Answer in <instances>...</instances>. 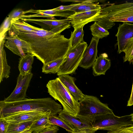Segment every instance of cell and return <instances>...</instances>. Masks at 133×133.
Here are the masks:
<instances>
[{"label": "cell", "mask_w": 133, "mask_h": 133, "mask_svg": "<svg viewBox=\"0 0 133 133\" xmlns=\"http://www.w3.org/2000/svg\"><path fill=\"white\" fill-rule=\"evenodd\" d=\"M58 116L67 122L74 129L75 132L94 130L92 128V126L88 123L71 116L62 110L58 114Z\"/></svg>", "instance_id": "9a60e30c"}, {"label": "cell", "mask_w": 133, "mask_h": 133, "mask_svg": "<svg viewBox=\"0 0 133 133\" xmlns=\"http://www.w3.org/2000/svg\"><path fill=\"white\" fill-rule=\"evenodd\" d=\"M46 87L49 95L61 103L63 111L74 117L77 116L79 110V102L70 95L58 77L49 81Z\"/></svg>", "instance_id": "277c9868"}, {"label": "cell", "mask_w": 133, "mask_h": 133, "mask_svg": "<svg viewBox=\"0 0 133 133\" xmlns=\"http://www.w3.org/2000/svg\"><path fill=\"white\" fill-rule=\"evenodd\" d=\"M19 133H32V131L29 129H27Z\"/></svg>", "instance_id": "ab89813d"}, {"label": "cell", "mask_w": 133, "mask_h": 133, "mask_svg": "<svg viewBox=\"0 0 133 133\" xmlns=\"http://www.w3.org/2000/svg\"><path fill=\"white\" fill-rule=\"evenodd\" d=\"M58 78L69 93L76 100L79 101L83 98L85 95L75 85V78L68 74L59 75Z\"/></svg>", "instance_id": "5bb4252c"}, {"label": "cell", "mask_w": 133, "mask_h": 133, "mask_svg": "<svg viewBox=\"0 0 133 133\" xmlns=\"http://www.w3.org/2000/svg\"><path fill=\"white\" fill-rule=\"evenodd\" d=\"M11 21L8 17H6L1 24L0 28V40L6 36V33L9 30L11 26Z\"/></svg>", "instance_id": "f1b7e54d"}, {"label": "cell", "mask_w": 133, "mask_h": 133, "mask_svg": "<svg viewBox=\"0 0 133 133\" xmlns=\"http://www.w3.org/2000/svg\"><path fill=\"white\" fill-rule=\"evenodd\" d=\"M84 26L74 29L73 32H71L70 39V49L76 47L81 43L84 42L83 37L84 31Z\"/></svg>", "instance_id": "44dd1931"}, {"label": "cell", "mask_w": 133, "mask_h": 133, "mask_svg": "<svg viewBox=\"0 0 133 133\" xmlns=\"http://www.w3.org/2000/svg\"><path fill=\"white\" fill-rule=\"evenodd\" d=\"M61 105L52 98H26L22 101L6 102L0 101V118L22 112L37 111L56 115L62 110Z\"/></svg>", "instance_id": "7a4b0ae2"}, {"label": "cell", "mask_w": 133, "mask_h": 133, "mask_svg": "<svg viewBox=\"0 0 133 133\" xmlns=\"http://www.w3.org/2000/svg\"><path fill=\"white\" fill-rule=\"evenodd\" d=\"M50 114L44 116L33 122L30 129L32 133H37L43 130L51 125L49 122V117Z\"/></svg>", "instance_id": "7402d4cb"}, {"label": "cell", "mask_w": 133, "mask_h": 133, "mask_svg": "<svg viewBox=\"0 0 133 133\" xmlns=\"http://www.w3.org/2000/svg\"><path fill=\"white\" fill-rule=\"evenodd\" d=\"M107 133H133V132L127 130H119L115 131H108Z\"/></svg>", "instance_id": "8d00e7d4"}, {"label": "cell", "mask_w": 133, "mask_h": 133, "mask_svg": "<svg viewBox=\"0 0 133 133\" xmlns=\"http://www.w3.org/2000/svg\"><path fill=\"white\" fill-rule=\"evenodd\" d=\"M132 105H133V83L131 94L128 102L127 106H130Z\"/></svg>", "instance_id": "d590c367"}, {"label": "cell", "mask_w": 133, "mask_h": 133, "mask_svg": "<svg viewBox=\"0 0 133 133\" xmlns=\"http://www.w3.org/2000/svg\"><path fill=\"white\" fill-rule=\"evenodd\" d=\"M111 65V60L108 58L107 54L104 53L99 55L92 65L93 74L95 76L105 75Z\"/></svg>", "instance_id": "2e32d148"}, {"label": "cell", "mask_w": 133, "mask_h": 133, "mask_svg": "<svg viewBox=\"0 0 133 133\" xmlns=\"http://www.w3.org/2000/svg\"><path fill=\"white\" fill-rule=\"evenodd\" d=\"M101 9L75 13L67 18L71 21V24L74 29L76 28L84 26L90 22L96 21L99 18Z\"/></svg>", "instance_id": "9c48e42d"}, {"label": "cell", "mask_w": 133, "mask_h": 133, "mask_svg": "<svg viewBox=\"0 0 133 133\" xmlns=\"http://www.w3.org/2000/svg\"><path fill=\"white\" fill-rule=\"evenodd\" d=\"M90 29L93 37L99 39L109 35V32L100 25L96 21L90 26Z\"/></svg>", "instance_id": "484cf974"}, {"label": "cell", "mask_w": 133, "mask_h": 133, "mask_svg": "<svg viewBox=\"0 0 133 133\" xmlns=\"http://www.w3.org/2000/svg\"><path fill=\"white\" fill-rule=\"evenodd\" d=\"M123 52L125 54L124 62L127 61L130 64H133V37L128 42Z\"/></svg>", "instance_id": "4316f807"}, {"label": "cell", "mask_w": 133, "mask_h": 133, "mask_svg": "<svg viewBox=\"0 0 133 133\" xmlns=\"http://www.w3.org/2000/svg\"><path fill=\"white\" fill-rule=\"evenodd\" d=\"M59 130L57 126L52 124L37 133H57Z\"/></svg>", "instance_id": "1f68e13d"}, {"label": "cell", "mask_w": 133, "mask_h": 133, "mask_svg": "<svg viewBox=\"0 0 133 133\" xmlns=\"http://www.w3.org/2000/svg\"><path fill=\"white\" fill-rule=\"evenodd\" d=\"M33 74L23 76L19 74L17 79L16 86L11 94L2 101L10 102L19 101L26 99V93Z\"/></svg>", "instance_id": "52a82bcc"}, {"label": "cell", "mask_w": 133, "mask_h": 133, "mask_svg": "<svg viewBox=\"0 0 133 133\" xmlns=\"http://www.w3.org/2000/svg\"><path fill=\"white\" fill-rule=\"evenodd\" d=\"M50 113L37 111H28L20 113L3 118L9 123L16 124L37 120Z\"/></svg>", "instance_id": "7c38bea8"}, {"label": "cell", "mask_w": 133, "mask_h": 133, "mask_svg": "<svg viewBox=\"0 0 133 133\" xmlns=\"http://www.w3.org/2000/svg\"><path fill=\"white\" fill-rule=\"evenodd\" d=\"M49 122L51 124L63 128L68 132L72 133L75 132L74 129L67 122L56 115H50L49 117Z\"/></svg>", "instance_id": "d4e9b609"}, {"label": "cell", "mask_w": 133, "mask_h": 133, "mask_svg": "<svg viewBox=\"0 0 133 133\" xmlns=\"http://www.w3.org/2000/svg\"><path fill=\"white\" fill-rule=\"evenodd\" d=\"M25 14V11L21 9H16L12 11L8 15L9 19L11 20L14 19L19 18Z\"/></svg>", "instance_id": "f546056e"}, {"label": "cell", "mask_w": 133, "mask_h": 133, "mask_svg": "<svg viewBox=\"0 0 133 133\" xmlns=\"http://www.w3.org/2000/svg\"><path fill=\"white\" fill-rule=\"evenodd\" d=\"M9 124L4 119L0 118V133H6Z\"/></svg>", "instance_id": "d6a6232c"}, {"label": "cell", "mask_w": 133, "mask_h": 133, "mask_svg": "<svg viewBox=\"0 0 133 133\" xmlns=\"http://www.w3.org/2000/svg\"><path fill=\"white\" fill-rule=\"evenodd\" d=\"M133 126L131 114L118 117L114 113L96 117L92 124V128L96 131L102 130L108 131L123 130Z\"/></svg>", "instance_id": "5b68a950"}, {"label": "cell", "mask_w": 133, "mask_h": 133, "mask_svg": "<svg viewBox=\"0 0 133 133\" xmlns=\"http://www.w3.org/2000/svg\"><path fill=\"white\" fill-rule=\"evenodd\" d=\"M34 56L32 54L28 53L24 57L20 58L18 68L20 74L21 75L24 76L32 73V65Z\"/></svg>", "instance_id": "d6986e66"}, {"label": "cell", "mask_w": 133, "mask_h": 133, "mask_svg": "<svg viewBox=\"0 0 133 133\" xmlns=\"http://www.w3.org/2000/svg\"><path fill=\"white\" fill-rule=\"evenodd\" d=\"M19 19L26 22H30L37 24L40 26L41 28L44 30L49 31L63 25L71 23V21L67 18L60 20L37 19L30 18H21Z\"/></svg>", "instance_id": "4fadbf2b"}, {"label": "cell", "mask_w": 133, "mask_h": 133, "mask_svg": "<svg viewBox=\"0 0 133 133\" xmlns=\"http://www.w3.org/2000/svg\"><path fill=\"white\" fill-rule=\"evenodd\" d=\"M79 103V111L76 117L87 122L92 126L96 117L114 113L112 110L107 104L101 102L96 96L85 95L83 98Z\"/></svg>", "instance_id": "3957f363"}, {"label": "cell", "mask_w": 133, "mask_h": 133, "mask_svg": "<svg viewBox=\"0 0 133 133\" xmlns=\"http://www.w3.org/2000/svg\"><path fill=\"white\" fill-rule=\"evenodd\" d=\"M96 131L94 130H91L87 131H83V132H68V133H94Z\"/></svg>", "instance_id": "f35d334b"}, {"label": "cell", "mask_w": 133, "mask_h": 133, "mask_svg": "<svg viewBox=\"0 0 133 133\" xmlns=\"http://www.w3.org/2000/svg\"><path fill=\"white\" fill-rule=\"evenodd\" d=\"M65 57L44 64L42 68V72L46 74L57 73Z\"/></svg>", "instance_id": "603a6c76"}, {"label": "cell", "mask_w": 133, "mask_h": 133, "mask_svg": "<svg viewBox=\"0 0 133 133\" xmlns=\"http://www.w3.org/2000/svg\"><path fill=\"white\" fill-rule=\"evenodd\" d=\"M35 121L16 124L9 123L6 133H19L30 129Z\"/></svg>", "instance_id": "cb8c5ba5"}, {"label": "cell", "mask_w": 133, "mask_h": 133, "mask_svg": "<svg viewBox=\"0 0 133 133\" xmlns=\"http://www.w3.org/2000/svg\"><path fill=\"white\" fill-rule=\"evenodd\" d=\"M123 130L129 131L133 132V126L127 128Z\"/></svg>", "instance_id": "60d3db41"}, {"label": "cell", "mask_w": 133, "mask_h": 133, "mask_svg": "<svg viewBox=\"0 0 133 133\" xmlns=\"http://www.w3.org/2000/svg\"><path fill=\"white\" fill-rule=\"evenodd\" d=\"M44 17L49 18L51 19H56L54 17L47 15L46 14L41 13H37L34 14L29 15H24L18 18L19 19L21 18H29L34 17Z\"/></svg>", "instance_id": "4dcf8cb0"}, {"label": "cell", "mask_w": 133, "mask_h": 133, "mask_svg": "<svg viewBox=\"0 0 133 133\" xmlns=\"http://www.w3.org/2000/svg\"><path fill=\"white\" fill-rule=\"evenodd\" d=\"M78 4V3L75 4H71L68 5H61L56 8H54L53 9L55 10L59 11L70 10L71 9L77 5Z\"/></svg>", "instance_id": "e575fe53"}, {"label": "cell", "mask_w": 133, "mask_h": 133, "mask_svg": "<svg viewBox=\"0 0 133 133\" xmlns=\"http://www.w3.org/2000/svg\"><path fill=\"white\" fill-rule=\"evenodd\" d=\"M5 38L0 40V83L3 79L8 78L9 76L10 67L8 64L6 58V53L4 48L5 40Z\"/></svg>", "instance_id": "e0dca14e"}, {"label": "cell", "mask_w": 133, "mask_h": 133, "mask_svg": "<svg viewBox=\"0 0 133 133\" xmlns=\"http://www.w3.org/2000/svg\"><path fill=\"white\" fill-rule=\"evenodd\" d=\"M59 1H61V2H78V3H81L82 2H84L85 0H60Z\"/></svg>", "instance_id": "74e56055"}, {"label": "cell", "mask_w": 133, "mask_h": 133, "mask_svg": "<svg viewBox=\"0 0 133 133\" xmlns=\"http://www.w3.org/2000/svg\"><path fill=\"white\" fill-rule=\"evenodd\" d=\"M131 114V115L132 120L133 122V113Z\"/></svg>", "instance_id": "b9f144b4"}, {"label": "cell", "mask_w": 133, "mask_h": 133, "mask_svg": "<svg viewBox=\"0 0 133 133\" xmlns=\"http://www.w3.org/2000/svg\"><path fill=\"white\" fill-rule=\"evenodd\" d=\"M110 15L126 12H133V2H126L118 4H110L103 8Z\"/></svg>", "instance_id": "ac0fdd59"}, {"label": "cell", "mask_w": 133, "mask_h": 133, "mask_svg": "<svg viewBox=\"0 0 133 133\" xmlns=\"http://www.w3.org/2000/svg\"><path fill=\"white\" fill-rule=\"evenodd\" d=\"M117 28L115 36L117 38V52L119 54L123 51L128 42L133 37V24L123 22Z\"/></svg>", "instance_id": "30bf717a"}, {"label": "cell", "mask_w": 133, "mask_h": 133, "mask_svg": "<svg viewBox=\"0 0 133 133\" xmlns=\"http://www.w3.org/2000/svg\"><path fill=\"white\" fill-rule=\"evenodd\" d=\"M97 1L94 0H85L82 2L78 3L77 5L72 8L70 10L74 11L75 13L82 12L88 6Z\"/></svg>", "instance_id": "83f0119b"}, {"label": "cell", "mask_w": 133, "mask_h": 133, "mask_svg": "<svg viewBox=\"0 0 133 133\" xmlns=\"http://www.w3.org/2000/svg\"><path fill=\"white\" fill-rule=\"evenodd\" d=\"M99 41L98 39L93 37L92 38L89 46L84 52L79 66L87 69L92 66L97 58Z\"/></svg>", "instance_id": "8fae6325"}, {"label": "cell", "mask_w": 133, "mask_h": 133, "mask_svg": "<svg viewBox=\"0 0 133 133\" xmlns=\"http://www.w3.org/2000/svg\"><path fill=\"white\" fill-rule=\"evenodd\" d=\"M87 46V43L84 41L75 48L70 49L60 66L57 75L74 74L79 66Z\"/></svg>", "instance_id": "8992f818"}, {"label": "cell", "mask_w": 133, "mask_h": 133, "mask_svg": "<svg viewBox=\"0 0 133 133\" xmlns=\"http://www.w3.org/2000/svg\"><path fill=\"white\" fill-rule=\"evenodd\" d=\"M102 8L101 5L93 3L87 6L83 12L99 10Z\"/></svg>", "instance_id": "836d02e7"}, {"label": "cell", "mask_w": 133, "mask_h": 133, "mask_svg": "<svg viewBox=\"0 0 133 133\" xmlns=\"http://www.w3.org/2000/svg\"><path fill=\"white\" fill-rule=\"evenodd\" d=\"M41 13L46 14L55 16H59L67 18L75 14L73 11L71 10L59 11L53 9L47 10H34L31 9L25 11V14L27 13Z\"/></svg>", "instance_id": "ffe728a7"}, {"label": "cell", "mask_w": 133, "mask_h": 133, "mask_svg": "<svg viewBox=\"0 0 133 133\" xmlns=\"http://www.w3.org/2000/svg\"><path fill=\"white\" fill-rule=\"evenodd\" d=\"M71 26L65 24L50 31L34 26L33 31L19 30L11 36H18L28 42L31 54L45 64L66 56L70 48V39L60 33Z\"/></svg>", "instance_id": "6da1fadb"}, {"label": "cell", "mask_w": 133, "mask_h": 133, "mask_svg": "<svg viewBox=\"0 0 133 133\" xmlns=\"http://www.w3.org/2000/svg\"><path fill=\"white\" fill-rule=\"evenodd\" d=\"M4 46L15 54L22 57L27 54H31V49L30 44L18 36L15 37L6 36Z\"/></svg>", "instance_id": "ba28073f"}]
</instances>
